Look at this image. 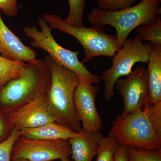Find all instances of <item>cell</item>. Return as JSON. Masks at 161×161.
I'll return each mask as SVG.
<instances>
[{
  "label": "cell",
  "instance_id": "cell-8",
  "mask_svg": "<svg viewBox=\"0 0 161 161\" xmlns=\"http://www.w3.org/2000/svg\"><path fill=\"white\" fill-rule=\"evenodd\" d=\"M71 149L68 140H44L20 136L13 148L11 160L53 161L69 158Z\"/></svg>",
  "mask_w": 161,
  "mask_h": 161
},
{
  "label": "cell",
  "instance_id": "cell-20",
  "mask_svg": "<svg viewBox=\"0 0 161 161\" xmlns=\"http://www.w3.org/2000/svg\"><path fill=\"white\" fill-rule=\"evenodd\" d=\"M143 111L159 137L161 138V101L153 103L148 101Z\"/></svg>",
  "mask_w": 161,
  "mask_h": 161
},
{
  "label": "cell",
  "instance_id": "cell-25",
  "mask_svg": "<svg viewBox=\"0 0 161 161\" xmlns=\"http://www.w3.org/2000/svg\"><path fill=\"white\" fill-rule=\"evenodd\" d=\"M18 0H0V9L4 14L9 18L16 16L19 9Z\"/></svg>",
  "mask_w": 161,
  "mask_h": 161
},
{
  "label": "cell",
  "instance_id": "cell-2",
  "mask_svg": "<svg viewBox=\"0 0 161 161\" xmlns=\"http://www.w3.org/2000/svg\"><path fill=\"white\" fill-rule=\"evenodd\" d=\"M51 74L43 59L26 63L19 78L9 81L0 90V110L8 115L49 89Z\"/></svg>",
  "mask_w": 161,
  "mask_h": 161
},
{
  "label": "cell",
  "instance_id": "cell-10",
  "mask_svg": "<svg viewBox=\"0 0 161 161\" xmlns=\"http://www.w3.org/2000/svg\"><path fill=\"white\" fill-rule=\"evenodd\" d=\"M99 87L80 80L75 91L74 103L82 130L86 132L100 131L103 128L102 119L97 111L95 98Z\"/></svg>",
  "mask_w": 161,
  "mask_h": 161
},
{
  "label": "cell",
  "instance_id": "cell-18",
  "mask_svg": "<svg viewBox=\"0 0 161 161\" xmlns=\"http://www.w3.org/2000/svg\"><path fill=\"white\" fill-rule=\"evenodd\" d=\"M119 146L112 136H103L99 143L96 161H115L114 154Z\"/></svg>",
  "mask_w": 161,
  "mask_h": 161
},
{
  "label": "cell",
  "instance_id": "cell-5",
  "mask_svg": "<svg viewBox=\"0 0 161 161\" xmlns=\"http://www.w3.org/2000/svg\"><path fill=\"white\" fill-rule=\"evenodd\" d=\"M42 17L52 29L68 34L78 40L84 50L85 57L81 61L84 64L95 57L112 58L117 52L116 35L105 33L103 27L94 26L88 28L83 25L74 26L55 14H44Z\"/></svg>",
  "mask_w": 161,
  "mask_h": 161
},
{
  "label": "cell",
  "instance_id": "cell-28",
  "mask_svg": "<svg viewBox=\"0 0 161 161\" xmlns=\"http://www.w3.org/2000/svg\"><path fill=\"white\" fill-rule=\"evenodd\" d=\"M60 161H71L69 159V158H64L60 160Z\"/></svg>",
  "mask_w": 161,
  "mask_h": 161
},
{
  "label": "cell",
  "instance_id": "cell-21",
  "mask_svg": "<svg viewBox=\"0 0 161 161\" xmlns=\"http://www.w3.org/2000/svg\"><path fill=\"white\" fill-rule=\"evenodd\" d=\"M128 148V161H161V150H147Z\"/></svg>",
  "mask_w": 161,
  "mask_h": 161
},
{
  "label": "cell",
  "instance_id": "cell-9",
  "mask_svg": "<svg viewBox=\"0 0 161 161\" xmlns=\"http://www.w3.org/2000/svg\"><path fill=\"white\" fill-rule=\"evenodd\" d=\"M114 89L117 90L123 101L122 116L143 111L145 104L149 99L147 69L137 67L132 69L126 77L116 80Z\"/></svg>",
  "mask_w": 161,
  "mask_h": 161
},
{
  "label": "cell",
  "instance_id": "cell-19",
  "mask_svg": "<svg viewBox=\"0 0 161 161\" xmlns=\"http://www.w3.org/2000/svg\"><path fill=\"white\" fill-rule=\"evenodd\" d=\"M86 0H68L69 13L65 22L74 26H83L84 13Z\"/></svg>",
  "mask_w": 161,
  "mask_h": 161
},
{
  "label": "cell",
  "instance_id": "cell-14",
  "mask_svg": "<svg viewBox=\"0 0 161 161\" xmlns=\"http://www.w3.org/2000/svg\"><path fill=\"white\" fill-rule=\"evenodd\" d=\"M20 136L34 139L44 140H68L78 136L80 132H76L56 121L51 122L33 128L20 130Z\"/></svg>",
  "mask_w": 161,
  "mask_h": 161
},
{
  "label": "cell",
  "instance_id": "cell-27",
  "mask_svg": "<svg viewBox=\"0 0 161 161\" xmlns=\"http://www.w3.org/2000/svg\"><path fill=\"white\" fill-rule=\"evenodd\" d=\"M11 161H31L24 159H18L11 160Z\"/></svg>",
  "mask_w": 161,
  "mask_h": 161
},
{
  "label": "cell",
  "instance_id": "cell-12",
  "mask_svg": "<svg viewBox=\"0 0 161 161\" xmlns=\"http://www.w3.org/2000/svg\"><path fill=\"white\" fill-rule=\"evenodd\" d=\"M0 9V54L4 58L17 62L29 63L36 59V53L26 46L4 23Z\"/></svg>",
  "mask_w": 161,
  "mask_h": 161
},
{
  "label": "cell",
  "instance_id": "cell-13",
  "mask_svg": "<svg viewBox=\"0 0 161 161\" xmlns=\"http://www.w3.org/2000/svg\"><path fill=\"white\" fill-rule=\"evenodd\" d=\"M103 137L100 131L89 132L82 130L80 135L69 139L73 161H92L97 155Z\"/></svg>",
  "mask_w": 161,
  "mask_h": 161
},
{
  "label": "cell",
  "instance_id": "cell-24",
  "mask_svg": "<svg viewBox=\"0 0 161 161\" xmlns=\"http://www.w3.org/2000/svg\"><path fill=\"white\" fill-rule=\"evenodd\" d=\"M14 128L8 115L0 110V142L6 139Z\"/></svg>",
  "mask_w": 161,
  "mask_h": 161
},
{
  "label": "cell",
  "instance_id": "cell-6",
  "mask_svg": "<svg viewBox=\"0 0 161 161\" xmlns=\"http://www.w3.org/2000/svg\"><path fill=\"white\" fill-rule=\"evenodd\" d=\"M108 136L120 146L142 150L161 149V138L156 133L143 110L124 117L117 115L112 122Z\"/></svg>",
  "mask_w": 161,
  "mask_h": 161
},
{
  "label": "cell",
  "instance_id": "cell-4",
  "mask_svg": "<svg viewBox=\"0 0 161 161\" xmlns=\"http://www.w3.org/2000/svg\"><path fill=\"white\" fill-rule=\"evenodd\" d=\"M37 23L40 30L35 26H25L23 29L24 36L32 39V47L47 52L56 62L78 75L80 80L92 84L99 83L100 77L92 74L79 60V51H72L60 45L52 35L51 27L42 17L38 19Z\"/></svg>",
  "mask_w": 161,
  "mask_h": 161
},
{
  "label": "cell",
  "instance_id": "cell-17",
  "mask_svg": "<svg viewBox=\"0 0 161 161\" xmlns=\"http://www.w3.org/2000/svg\"><path fill=\"white\" fill-rule=\"evenodd\" d=\"M136 33L142 41L161 45V17L158 16L151 22L138 26Z\"/></svg>",
  "mask_w": 161,
  "mask_h": 161
},
{
  "label": "cell",
  "instance_id": "cell-26",
  "mask_svg": "<svg viewBox=\"0 0 161 161\" xmlns=\"http://www.w3.org/2000/svg\"><path fill=\"white\" fill-rule=\"evenodd\" d=\"M128 148L124 146H119L114 154L115 161H128Z\"/></svg>",
  "mask_w": 161,
  "mask_h": 161
},
{
  "label": "cell",
  "instance_id": "cell-7",
  "mask_svg": "<svg viewBox=\"0 0 161 161\" xmlns=\"http://www.w3.org/2000/svg\"><path fill=\"white\" fill-rule=\"evenodd\" d=\"M153 49L152 43H144L137 36L127 39L113 56L111 68L104 71L100 78L104 82L103 95L107 101H111L115 94L114 86L116 80L130 74L135 64H147Z\"/></svg>",
  "mask_w": 161,
  "mask_h": 161
},
{
  "label": "cell",
  "instance_id": "cell-1",
  "mask_svg": "<svg viewBox=\"0 0 161 161\" xmlns=\"http://www.w3.org/2000/svg\"><path fill=\"white\" fill-rule=\"evenodd\" d=\"M44 60L51 74L47 97L49 112L55 121L74 132H81L82 127L74 103L75 92L80 82V78L74 72L56 62L49 55L45 56Z\"/></svg>",
  "mask_w": 161,
  "mask_h": 161
},
{
  "label": "cell",
  "instance_id": "cell-23",
  "mask_svg": "<svg viewBox=\"0 0 161 161\" xmlns=\"http://www.w3.org/2000/svg\"><path fill=\"white\" fill-rule=\"evenodd\" d=\"M137 0H96L97 8L115 11L126 9L132 6Z\"/></svg>",
  "mask_w": 161,
  "mask_h": 161
},
{
  "label": "cell",
  "instance_id": "cell-22",
  "mask_svg": "<svg viewBox=\"0 0 161 161\" xmlns=\"http://www.w3.org/2000/svg\"><path fill=\"white\" fill-rule=\"evenodd\" d=\"M20 136V130L14 128L6 139L0 142V161H11L13 148Z\"/></svg>",
  "mask_w": 161,
  "mask_h": 161
},
{
  "label": "cell",
  "instance_id": "cell-15",
  "mask_svg": "<svg viewBox=\"0 0 161 161\" xmlns=\"http://www.w3.org/2000/svg\"><path fill=\"white\" fill-rule=\"evenodd\" d=\"M147 69L148 74L149 101L155 103L161 101V45L152 43Z\"/></svg>",
  "mask_w": 161,
  "mask_h": 161
},
{
  "label": "cell",
  "instance_id": "cell-11",
  "mask_svg": "<svg viewBox=\"0 0 161 161\" xmlns=\"http://www.w3.org/2000/svg\"><path fill=\"white\" fill-rule=\"evenodd\" d=\"M49 89L38 95L18 110L7 115L15 128L20 130L36 128L55 121L47 106Z\"/></svg>",
  "mask_w": 161,
  "mask_h": 161
},
{
  "label": "cell",
  "instance_id": "cell-3",
  "mask_svg": "<svg viewBox=\"0 0 161 161\" xmlns=\"http://www.w3.org/2000/svg\"><path fill=\"white\" fill-rule=\"evenodd\" d=\"M161 0H141L135 6L115 11L93 8L88 20L94 26L103 27L110 25L115 28L117 52L133 30L159 16L161 13Z\"/></svg>",
  "mask_w": 161,
  "mask_h": 161
},
{
  "label": "cell",
  "instance_id": "cell-16",
  "mask_svg": "<svg viewBox=\"0 0 161 161\" xmlns=\"http://www.w3.org/2000/svg\"><path fill=\"white\" fill-rule=\"evenodd\" d=\"M26 65V63L9 60L0 55V90L10 80L23 75Z\"/></svg>",
  "mask_w": 161,
  "mask_h": 161
}]
</instances>
